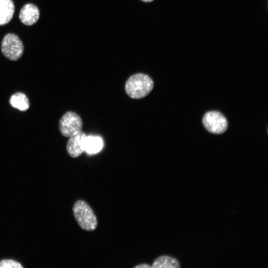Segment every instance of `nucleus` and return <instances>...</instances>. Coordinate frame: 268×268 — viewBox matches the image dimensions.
Masks as SVG:
<instances>
[{
	"instance_id": "f257e3e1",
	"label": "nucleus",
	"mask_w": 268,
	"mask_h": 268,
	"mask_svg": "<svg viewBox=\"0 0 268 268\" xmlns=\"http://www.w3.org/2000/svg\"><path fill=\"white\" fill-rule=\"evenodd\" d=\"M154 87V82L148 75L137 73L131 75L125 83V91L131 98L139 99L147 96Z\"/></svg>"
},
{
	"instance_id": "f03ea898",
	"label": "nucleus",
	"mask_w": 268,
	"mask_h": 268,
	"mask_svg": "<svg viewBox=\"0 0 268 268\" xmlns=\"http://www.w3.org/2000/svg\"><path fill=\"white\" fill-rule=\"evenodd\" d=\"M72 211L76 222L82 229L92 231L96 228L98 225L96 216L85 201H77L73 204Z\"/></svg>"
},
{
	"instance_id": "7ed1b4c3",
	"label": "nucleus",
	"mask_w": 268,
	"mask_h": 268,
	"mask_svg": "<svg viewBox=\"0 0 268 268\" xmlns=\"http://www.w3.org/2000/svg\"><path fill=\"white\" fill-rule=\"evenodd\" d=\"M2 54L10 61H16L22 56L24 46L20 39L15 34L8 33L3 37L1 44Z\"/></svg>"
},
{
	"instance_id": "20e7f679",
	"label": "nucleus",
	"mask_w": 268,
	"mask_h": 268,
	"mask_svg": "<svg viewBox=\"0 0 268 268\" xmlns=\"http://www.w3.org/2000/svg\"><path fill=\"white\" fill-rule=\"evenodd\" d=\"M204 128L210 133L221 134L227 129L228 123L226 118L218 111L206 113L202 120Z\"/></svg>"
},
{
	"instance_id": "39448f33",
	"label": "nucleus",
	"mask_w": 268,
	"mask_h": 268,
	"mask_svg": "<svg viewBox=\"0 0 268 268\" xmlns=\"http://www.w3.org/2000/svg\"><path fill=\"white\" fill-rule=\"evenodd\" d=\"M59 128L63 136L69 137L76 131L81 130L82 121L77 114L72 111H68L60 120Z\"/></svg>"
},
{
	"instance_id": "423d86ee",
	"label": "nucleus",
	"mask_w": 268,
	"mask_h": 268,
	"mask_svg": "<svg viewBox=\"0 0 268 268\" xmlns=\"http://www.w3.org/2000/svg\"><path fill=\"white\" fill-rule=\"evenodd\" d=\"M86 137L85 134L81 130L76 131L68 137L66 148L70 157L76 158L83 153V145Z\"/></svg>"
},
{
	"instance_id": "0eeeda50",
	"label": "nucleus",
	"mask_w": 268,
	"mask_h": 268,
	"mask_svg": "<svg viewBox=\"0 0 268 268\" xmlns=\"http://www.w3.org/2000/svg\"><path fill=\"white\" fill-rule=\"evenodd\" d=\"M40 17V11L37 6L27 3L21 9L19 17L24 25L30 26L36 23Z\"/></svg>"
},
{
	"instance_id": "6e6552de",
	"label": "nucleus",
	"mask_w": 268,
	"mask_h": 268,
	"mask_svg": "<svg viewBox=\"0 0 268 268\" xmlns=\"http://www.w3.org/2000/svg\"><path fill=\"white\" fill-rule=\"evenodd\" d=\"M14 12L12 0H0V25H4L10 22Z\"/></svg>"
},
{
	"instance_id": "1a4fd4ad",
	"label": "nucleus",
	"mask_w": 268,
	"mask_h": 268,
	"mask_svg": "<svg viewBox=\"0 0 268 268\" xmlns=\"http://www.w3.org/2000/svg\"><path fill=\"white\" fill-rule=\"evenodd\" d=\"M102 146V139L97 136H86L83 145L84 151L89 154H94L98 152L101 150Z\"/></svg>"
},
{
	"instance_id": "9d476101",
	"label": "nucleus",
	"mask_w": 268,
	"mask_h": 268,
	"mask_svg": "<svg viewBox=\"0 0 268 268\" xmlns=\"http://www.w3.org/2000/svg\"><path fill=\"white\" fill-rule=\"evenodd\" d=\"M9 103L12 107L21 111L27 110L30 105L28 98L21 92H16L12 95L9 99Z\"/></svg>"
},
{
	"instance_id": "9b49d317",
	"label": "nucleus",
	"mask_w": 268,
	"mask_h": 268,
	"mask_svg": "<svg viewBox=\"0 0 268 268\" xmlns=\"http://www.w3.org/2000/svg\"><path fill=\"white\" fill-rule=\"evenodd\" d=\"M178 261L169 256H161L153 262L151 268H180Z\"/></svg>"
},
{
	"instance_id": "f8f14e48",
	"label": "nucleus",
	"mask_w": 268,
	"mask_h": 268,
	"mask_svg": "<svg viewBox=\"0 0 268 268\" xmlns=\"http://www.w3.org/2000/svg\"><path fill=\"white\" fill-rule=\"evenodd\" d=\"M22 265L12 259H3L0 261V268H23Z\"/></svg>"
},
{
	"instance_id": "ddd939ff",
	"label": "nucleus",
	"mask_w": 268,
	"mask_h": 268,
	"mask_svg": "<svg viewBox=\"0 0 268 268\" xmlns=\"http://www.w3.org/2000/svg\"><path fill=\"white\" fill-rule=\"evenodd\" d=\"M151 266L147 264H139L135 267H134V268H151Z\"/></svg>"
},
{
	"instance_id": "4468645a",
	"label": "nucleus",
	"mask_w": 268,
	"mask_h": 268,
	"mask_svg": "<svg viewBox=\"0 0 268 268\" xmlns=\"http://www.w3.org/2000/svg\"><path fill=\"white\" fill-rule=\"evenodd\" d=\"M141 0L143 2H151L154 0Z\"/></svg>"
}]
</instances>
